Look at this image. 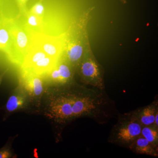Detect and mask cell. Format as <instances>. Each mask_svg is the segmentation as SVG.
Returning a JSON list of instances; mask_svg holds the SVG:
<instances>
[{
    "instance_id": "16",
    "label": "cell",
    "mask_w": 158,
    "mask_h": 158,
    "mask_svg": "<svg viewBox=\"0 0 158 158\" xmlns=\"http://www.w3.org/2000/svg\"><path fill=\"white\" fill-rule=\"evenodd\" d=\"M24 16H25V23L29 28L34 32H41L43 19L28 11Z\"/></svg>"
},
{
    "instance_id": "14",
    "label": "cell",
    "mask_w": 158,
    "mask_h": 158,
    "mask_svg": "<svg viewBox=\"0 0 158 158\" xmlns=\"http://www.w3.org/2000/svg\"><path fill=\"white\" fill-rule=\"evenodd\" d=\"M27 97L25 94L17 92L9 97L6 105V113H11L22 109L26 106Z\"/></svg>"
},
{
    "instance_id": "12",
    "label": "cell",
    "mask_w": 158,
    "mask_h": 158,
    "mask_svg": "<svg viewBox=\"0 0 158 158\" xmlns=\"http://www.w3.org/2000/svg\"><path fill=\"white\" fill-rule=\"evenodd\" d=\"M130 148L138 154L158 156L157 147L150 143L141 135L133 142Z\"/></svg>"
},
{
    "instance_id": "8",
    "label": "cell",
    "mask_w": 158,
    "mask_h": 158,
    "mask_svg": "<svg viewBox=\"0 0 158 158\" xmlns=\"http://www.w3.org/2000/svg\"><path fill=\"white\" fill-rule=\"evenodd\" d=\"M24 85L26 91L32 98H39L44 90L43 81L41 76L23 71Z\"/></svg>"
},
{
    "instance_id": "21",
    "label": "cell",
    "mask_w": 158,
    "mask_h": 158,
    "mask_svg": "<svg viewBox=\"0 0 158 158\" xmlns=\"http://www.w3.org/2000/svg\"><path fill=\"white\" fill-rule=\"evenodd\" d=\"M119 1H120L123 4H124V5L127 4V0H119Z\"/></svg>"
},
{
    "instance_id": "22",
    "label": "cell",
    "mask_w": 158,
    "mask_h": 158,
    "mask_svg": "<svg viewBox=\"0 0 158 158\" xmlns=\"http://www.w3.org/2000/svg\"><path fill=\"white\" fill-rule=\"evenodd\" d=\"M2 76H0V84H1V82H2Z\"/></svg>"
},
{
    "instance_id": "2",
    "label": "cell",
    "mask_w": 158,
    "mask_h": 158,
    "mask_svg": "<svg viewBox=\"0 0 158 158\" xmlns=\"http://www.w3.org/2000/svg\"><path fill=\"white\" fill-rule=\"evenodd\" d=\"M82 83L100 90L105 88L104 69L94 54L90 41L84 50L81 60L76 69Z\"/></svg>"
},
{
    "instance_id": "20",
    "label": "cell",
    "mask_w": 158,
    "mask_h": 158,
    "mask_svg": "<svg viewBox=\"0 0 158 158\" xmlns=\"http://www.w3.org/2000/svg\"><path fill=\"white\" fill-rule=\"evenodd\" d=\"M158 111H157L156 113L155 118V121L153 125L155 127L158 128Z\"/></svg>"
},
{
    "instance_id": "10",
    "label": "cell",
    "mask_w": 158,
    "mask_h": 158,
    "mask_svg": "<svg viewBox=\"0 0 158 158\" xmlns=\"http://www.w3.org/2000/svg\"><path fill=\"white\" fill-rule=\"evenodd\" d=\"M157 111V103H153L133 113L142 127L147 126L153 125L156 113Z\"/></svg>"
},
{
    "instance_id": "15",
    "label": "cell",
    "mask_w": 158,
    "mask_h": 158,
    "mask_svg": "<svg viewBox=\"0 0 158 158\" xmlns=\"http://www.w3.org/2000/svg\"><path fill=\"white\" fill-rule=\"evenodd\" d=\"M141 135L154 146L158 147V128L153 125L143 126Z\"/></svg>"
},
{
    "instance_id": "18",
    "label": "cell",
    "mask_w": 158,
    "mask_h": 158,
    "mask_svg": "<svg viewBox=\"0 0 158 158\" xmlns=\"http://www.w3.org/2000/svg\"><path fill=\"white\" fill-rule=\"evenodd\" d=\"M16 1L20 14L22 15H25L28 12L27 6L28 0H16Z\"/></svg>"
},
{
    "instance_id": "9",
    "label": "cell",
    "mask_w": 158,
    "mask_h": 158,
    "mask_svg": "<svg viewBox=\"0 0 158 158\" xmlns=\"http://www.w3.org/2000/svg\"><path fill=\"white\" fill-rule=\"evenodd\" d=\"M10 22L11 19L7 20L0 26V50L6 52L12 60L13 45Z\"/></svg>"
},
{
    "instance_id": "3",
    "label": "cell",
    "mask_w": 158,
    "mask_h": 158,
    "mask_svg": "<svg viewBox=\"0 0 158 158\" xmlns=\"http://www.w3.org/2000/svg\"><path fill=\"white\" fill-rule=\"evenodd\" d=\"M10 29L13 45V58L15 63L22 65L32 41L33 32L19 17L11 19Z\"/></svg>"
},
{
    "instance_id": "1",
    "label": "cell",
    "mask_w": 158,
    "mask_h": 158,
    "mask_svg": "<svg viewBox=\"0 0 158 158\" xmlns=\"http://www.w3.org/2000/svg\"><path fill=\"white\" fill-rule=\"evenodd\" d=\"M94 9L95 7L93 6L84 11L78 21L66 32L62 58L76 71L81 60L86 46L90 41L87 27L91 19V12Z\"/></svg>"
},
{
    "instance_id": "4",
    "label": "cell",
    "mask_w": 158,
    "mask_h": 158,
    "mask_svg": "<svg viewBox=\"0 0 158 158\" xmlns=\"http://www.w3.org/2000/svg\"><path fill=\"white\" fill-rule=\"evenodd\" d=\"M142 127L133 113L126 114L114 126L111 136L112 141L130 148L141 135Z\"/></svg>"
},
{
    "instance_id": "17",
    "label": "cell",
    "mask_w": 158,
    "mask_h": 158,
    "mask_svg": "<svg viewBox=\"0 0 158 158\" xmlns=\"http://www.w3.org/2000/svg\"><path fill=\"white\" fill-rule=\"evenodd\" d=\"M28 11L30 13H33L38 17L41 18V19L43 18L44 8L43 5L42 0H40L36 3Z\"/></svg>"
},
{
    "instance_id": "11",
    "label": "cell",
    "mask_w": 158,
    "mask_h": 158,
    "mask_svg": "<svg viewBox=\"0 0 158 158\" xmlns=\"http://www.w3.org/2000/svg\"><path fill=\"white\" fill-rule=\"evenodd\" d=\"M47 56H48L41 49L31 41L28 51L22 64V70H27L31 69L35 63Z\"/></svg>"
},
{
    "instance_id": "5",
    "label": "cell",
    "mask_w": 158,
    "mask_h": 158,
    "mask_svg": "<svg viewBox=\"0 0 158 158\" xmlns=\"http://www.w3.org/2000/svg\"><path fill=\"white\" fill-rule=\"evenodd\" d=\"M72 93V91H63L52 99L49 112L51 117L57 121L65 122L73 118Z\"/></svg>"
},
{
    "instance_id": "19",
    "label": "cell",
    "mask_w": 158,
    "mask_h": 158,
    "mask_svg": "<svg viewBox=\"0 0 158 158\" xmlns=\"http://www.w3.org/2000/svg\"><path fill=\"white\" fill-rule=\"evenodd\" d=\"M11 156V152L8 148L4 147L0 149V158H8Z\"/></svg>"
},
{
    "instance_id": "7",
    "label": "cell",
    "mask_w": 158,
    "mask_h": 158,
    "mask_svg": "<svg viewBox=\"0 0 158 158\" xmlns=\"http://www.w3.org/2000/svg\"><path fill=\"white\" fill-rule=\"evenodd\" d=\"M75 72L73 67L61 58L47 74L52 83L59 86L65 87L72 84Z\"/></svg>"
},
{
    "instance_id": "6",
    "label": "cell",
    "mask_w": 158,
    "mask_h": 158,
    "mask_svg": "<svg viewBox=\"0 0 158 158\" xmlns=\"http://www.w3.org/2000/svg\"><path fill=\"white\" fill-rule=\"evenodd\" d=\"M66 33L59 37L48 36L41 32H33L32 42L46 54L59 60L62 58Z\"/></svg>"
},
{
    "instance_id": "13",
    "label": "cell",
    "mask_w": 158,
    "mask_h": 158,
    "mask_svg": "<svg viewBox=\"0 0 158 158\" xmlns=\"http://www.w3.org/2000/svg\"><path fill=\"white\" fill-rule=\"evenodd\" d=\"M59 60L47 56L35 63L31 69L23 71L30 72L40 76L47 74L54 68Z\"/></svg>"
}]
</instances>
